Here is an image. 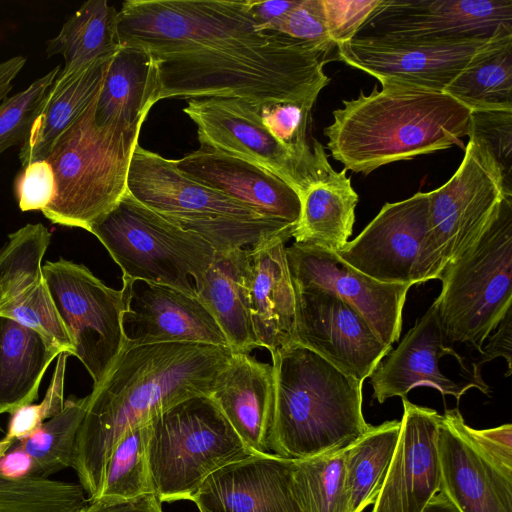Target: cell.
Masks as SVG:
<instances>
[{
  "label": "cell",
  "mask_w": 512,
  "mask_h": 512,
  "mask_svg": "<svg viewBox=\"0 0 512 512\" xmlns=\"http://www.w3.org/2000/svg\"><path fill=\"white\" fill-rule=\"evenodd\" d=\"M117 38L152 55L158 101L220 97L313 107L330 82L328 57L260 29L249 0H128L118 11Z\"/></svg>",
  "instance_id": "cell-1"
},
{
  "label": "cell",
  "mask_w": 512,
  "mask_h": 512,
  "mask_svg": "<svg viewBox=\"0 0 512 512\" xmlns=\"http://www.w3.org/2000/svg\"><path fill=\"white\" fill-rule=\"evenodd\" d=\"M231 354L228 347L189 342L123 346L88 395L76 437L72 468L89 502L100 493L119 439L182 400L208 396Z\"/></svg>",
  "instance_id": "cell-2"
},
{
  "label": "cell",
  "mask_w": 512,
  "mask_h": 512,
  "mask_svg": "<svg viewBox=\"0 0 512 512\" xmlns=\"http://www.w3.org/2000/svg\"><path fill=\"white\" fill-rule=\"evenodd\" d=\"M471 110L444 92L375 86L344 100L324 128L331 156L345 170L368 175L379 167L461 146Z\"/></svg>",
  "instance_id": "cell-3"
},
{
  "label": "cell",
  "mask_w": 512,
  "mask_h": 512,
  "mask_svg": "<svg viewBox=\"0 0 512 512\" xmlns=\"http://www.w3.org/2000/svg\"><path fill=\"white\" fill-rule=\"evenodd\" d=\"M274 409L271 453L305 459L345 449L371 424L362 413V384L294 342L271 354Z\"/></svg>",
  "instance_id": "cell-4"
},
{
  "label": "cell",
  "mask_w": 512,
  "mask_h": 512,
  "mask_svg": "<svg viewBox=\"0 0 512 512\" xmlns=\"http://www.w3.org/2000/svg\"><path fill=\"white\" fill-rule=\"evenodd\" d=\"M100 91L45 158L54 170L57 189L42 213L54 224L89 231L127 192L129 165L142 124H97Z\"/></svg>",
  "instance_id": "cell-5"
},
{
  "label": "cell",
  "mask_w": 512,
  "mask_h": 512,
  "mask_svg": "<svg viewBox=\"0 0 512 512\" xmlns=\"http://www.w3.org/2000/svg\"><path fill=\"white\" fill-rule=\"evenodd\" d=\"M442 289L433 302L444 343L467 344L479 352L485 340L511 311L512 196L482 235L439 278Z\"/></svg>",
  "instance_id": "cell-6"
},
{
  "label": "cell",
  "mask_w": 512,
  "mask_h": 512,
  "mask_svg": "<svg viewBox=\"0 0 512 512\" xmlns=\"http://www.w3.org/2000/svg\"><path fill=\"white\" fill-rule=\"evenodd\" d=\"M127 191L175 225L196 233L215 252L254 247L273 231L271 221L241 202L203 185L170 160L136 145Z\"/></svg>",
  "instance_id": "cell-7"
},
{
  "label": "cell",
  "mask_w": 512,
  "mask_h": 512,
  "mask_svg": "<svg viewBox=\"0 0 512 512\" xmlns=\"http://www.w3.org/2000/svg\"><path fill=\"white\" fill-rule=\"evenodd\" d=\"M150 424L148 459L161 503L191 500L211 473L257 455L205 395L172 405L155 415Z\"/></svg>",
  "instance_id": "cell-8"
},
{
  "label": "cell",
  "mask_w": 512,
  "mask_h": 512,
  "mask_svg": "<svg viewBox=\"0 0 512 512\" xmlns=\"http://www.w3.org/2000/svg\"><path fill=\"white\" fill-rule=\"evenodd\" d=\"M122 270V278L166 285L196 295L214 248L147 208L127 191L90 228Z\"/></svg>",
  "instance_id": "cell-9"
},
{
  "label": "cell",
  "mask_w": 512,
  "mask_h": 512,
  "mask_svg": "<svg viewBox=\"0 0 512 512\" xmlns=\"http://www.w3.org/2000/svg\"><path fill=\"white\" fill-rule=\"evenodd\" d=\"M336 253L382 283L413 286L439 279L443 269L430 231L429 192L385 203L364 230Z\"/></svg>",
  "instance_id": "cell-10"
},
{
  "label": "cell",
  "mask_w": 512,
  "mask_h": 512,
  "mask_svg": "<svg viewBox=\"0 0 512 512\" xmlns=\"http://www.w3.org/2000/svg\"><path fill=\"white\" fill-rule=\"evenodd\" d=\"M53 303L75 355L98 385L121 352L122 290L105 285L86 266L60 259L42 266Z\"/></svg>",
  "instance_id": "cell-11"
},
{
  "label": "cell",
  "mask_w": 512,
  "mask_h": 512,
  "mask_svg": "<svg viewBox=\"0 0 512 512\" xmlns=\"http://www.w3.org/2000/svg\"><path fill=\"white\" fill-rule=\"evenodd\" d=\"M507 196L512 192L490 148L469 136L456 172L429 192L430 231L442 269L482 235Z\"/></svg>",
  "instance_id": "cell-12"
},
{
  "label": "cell",
  "mask_w": 512,
  "mask_h": 512,
  "mask_svg": "<svg viewBox=\"0 0 512 512\" xmlns=\"http://www.w3.org/2000/svg\"><path fill=\"white\" fill-rule=\"evenodd\" d=\"M494 37L421 40L355 36L337 45L336 59L375 77L382 86L443 92Z\"/></svg>",
  "instance_id": "cell-13"
},
{
  "label": "cell",
  "mask_w": 512,
  "mask_h": 512,
  "mask_svg": "<svg viewBox=\"0 0 512 512\" xmlns=\"http://www.w3.org/2000/svg\"><path fill=\"white\" fill-rule=\"evenodd\" d=\"M183 112L197 126L200 145L254 163L300 196L329 162L312 171L300 164L264 126L259 106L236 98L190 99Z\"/></svg>",
  "instance_id": "cell-14"
},
{
  "label": "cell",
  "mask_w": 512,
  "mask_h": 512,
  "mask_svg": "<svg viewBox=\"0 0 512 512\" xmlns=\"http://www.w3.org/2000/svg\"><path fill=\"white\" fill-rule=\"evenodd\" d=\"M512 32V0H380L356 36L466 40Z\"/></svg>",
  "instance_id": "cell-15"
},
{
  "label": "cell",
  "mask_w": 512,
  "mask_h": 512,
  "mask_svg": "<svg viewBox=\"0 0 512 512\" xmlns=\"http://www.w3.org/2000/svg\"><path fill=\"white\" fill-rule=\"evenodd\" d=\"M294 288L322 290L339 297L368 322L377 337L391 346L399 340L409 284L379 282L342 260L336 252L308 244L286 247Z\"/></svg>",
  "instance_id": "cell-16"
},
{
  "label": "cell",
  "mask_w": 512,
  "mask_h": 512,
  "mask_svg": "<svg viewBox=\"0 0 512 512\" xmlns=\"http://www.w3.org/2000/svg\"><path fill=\"white\" fill-rule=\"evenodd\" d=\"M51 233L41 223L9 234L0 249V316L37 332L57 352L75 355V346L53 303L41 262Z\"/></svg>",
  "instance_id": "cell-17"
},
{
  "label": "cell",
  "mask_w": 512,
  "mask_h": 512,
  "mask_svg": "<svg viewBox=\"0 0 512 512\" xmlns=\"http://www.w3.org/2000/svg\"><path fill=\"white\" fill-rule=\"evenodd\" d=\"M296 342L363 382L392 350L365 318L337 296L294 288Z\"/></svg>",
  "instance_id": "cell-18"
},
{
  "label": "cell",
  "mask_w": 512,
  "mask_h": 512,
  "mask_svg": "<svg viewBox=\"0 0 512 512\" xmlns=\"http://www.w3.org/2000/svg\"><path fill=\"white\" fill-rule=\"evenodd\" d=\"M122 280L124 346L189 342L229 348L196 295L143 280Z\"/></svg>",
  "instance_id": "cell-19"
},
{
  "label": "cell",
  "mask_w": 512,
  "mask_h": 512,
  "mask_svg": "<svg viewBox=\"0 0 512 512\" xmlns=\"http://www.w3.org/2000/svg\"><path fill=\"white\" fill-rule=\"evenodd\" d=\"M401 428L383 486L371 512H423L440 491L441 415L402 398Z\"/></svg>",
  "instance_id": "cell-20"
},
{
  "label": "cell",
  "mask_w": 512,
  "mask_h": 512,
  "mask_svg": "<svg viewBox=\"0 0 512 512\" xmlns=\"http://www.w3.org/2000/svg\"><path fill=\"white\" fill-rule=\"evenodd\" d=\"M294 459L252 455L211 473L191 498L200 512H304Z\"/></svg>",
  "instance_id": "cell-21"
},
{
  "label": "cell",
  "mask_w": 512,
  "mask_h": 512,
  "mask_svg": "<svg viewBox=\"0 0 512 512\" xmlns=\"http://www.w3.org/2000/svg\"><path fill=\"white\" fill-rule=\"evenodd\" d=\"M458 408L445 410L438 430L440 491L460 512H512V472L468 437Z\"/></svg>",
  "instance_id": "cell-22"
},
{
  "label": "cell",
  "mask_w": 512,
  "mask_h": 512,
  "mask_svg": "<svg viewBox=\"0 0 512 512\" xmlns=\"http://www.w3.org/2000/svg\"><path fill=\"white\" fill-rule=\"evenodd\" d=\"M445 355L454 356L463 365V359L453 347L444 343L437 310L432 303L397 348L390 351L370 375L372 398L379 403L395 396L405 398L419 386L434 388L442 395H452L457 401L470 388L484 393L475 381L457 383L446 376L439 367V361Z\"/></svg>",
  "instance_id": "cell-23"
},
{
  "label": "cell",
  "mask_w": 512,
  "mask_h": 512,
  "mask_svg": "<svg viewBox=\"0 0 512 512\" xmlns=\"http://www.w3.org/2000/svg\"><path fill=\"white\" fill-rule=\"evenodd\" d=\"M175 162L195 181L241 202L260 216L297 226L299 195L270 171L204 145Z\"/></svg>",
  "instance_id": "cell-24"
},
{
  "label": "cell",
  "mask_w": 512,
  "mask_h": 512,
  "mask_svg": "<svg viewBox=\"0 0 512 512\" xmlns=\"http://www.w3.org/2000/svg\"><path fill=\"white\" fill-rule=\"evenodd\" d=\"M274 372L245 353H233L208 395L246 447L270 454L269 435L274 409Z\"/></svg>",
  "instance_id": "cell-25"
},
{
  "label": "cell",
  "mask_w": 512,
  "mask_h": 512,
  "mask_svg": "<svg viewBox=\"0 0 512 512\" xmlns=\"http://www.w3.org/2000/svg\"><path fill=\"white\" fill-rule=\"evenodd\" d=\"M276 236L250 248L249 309L258 347L271 354L296 342L295 295L285 243Z\"/></svg>",
  "instance_id": "cell-26"
},
{
  "label": "cell",
  "mask_w": 512,
  "mask_h": 512,
  "mask_svg": "<svg viewBox=\"0 0 512 512\" xmlns=\"http://www.w3.org/2000/svg\"><path fill=\"white\" fill-rule=\"evenodd\" d=\"M250 248L215 252L197 298L222 330L233 353L250 352L258 347L253 331L248 297Z\"/></svg>",
  "instance_id": "cell-27"
},
{
  "label": "cell",
  "mask_w": 512,
  "mask_h": 512,
  "mask_svg": "<svg viewBox=\"0 0 512 512\" xmlns=\"http://www.w3.org/2000/svg\"><path fill=\"white\" fill-rule=\"evenodd\" d=\"M112 57L98 59L73 73L59 71L21 144L22 166L47 157L55 142L102 88Z\"/></svg>",
  "instance_id": "cell-28"
},
{
  "label": "cell",
  "mask_w": 512,
  "mask_h": 512,
  "mask_svg": "<svg viewBox=\"0 0 512 512\" xmlns=\"http://www.w3.org/2000/svg\"><path fill=\"white\" fill-rule=\"evenodd\" d=\"M346 172L335 171L328 162L300 194V218L292 234L295 243L334 252L346 245L359 200Z\"/></svg>",
  "instance_id": "cell-29"
},
{
  "label": "cell",
  "mask_w": 512,
  "mask_h": 512,
  "mask_svg": "<svg viewBox=\"0 0 512 512\" xmlns=\"http://www.w3.org/2000/svg\"><path fill=\"white\" fill-rule=\"evenodd\" d=\"M158 73L152 55L139 47L120 46L100 91L95 120L99 125L143 124L158 102Z\"/></svg>",
  "instance_id": "cell-30"
},
{
  "label": "cell",
  "mask_w": 512,
  "mask_h": 512,
  "mask_svg": "<svg viewBox=\"0 0 512 512\" xmlns=\"http://www.w3.org/2000/svg\"><path fill=\"white\" fill-rule=\"evenodd\" d=\"M59 354L34 330L0 316V414L38 398L42 378Z\"/></svg>",
  "instance_id": "cell-31"
},
{
  "label": "cell",
  "mask_w": 512,
  "mask_h": 512,
  "mask_svg": "<svg viewBox=\"0 0 512 512\" xmlns=\"http://www.w3.org/2000/svg\"><path fill=\"white\" fill-rule=\"evenodd\" d=\"M443 92L471 112L512 110V32L494 37Z\"/></svg>",
  "instance_id": "cell-32"
},
{
  "label": "cell",
  "mask_w": 512,
  "mask_h": 512,
  "mask_svg": "<svg viewBox=\"0 0 512 512\" xmlns=\"http://www.w3.org/2000/svg\"><path fill=\"white\" fill-rule=\"evenodd\" d=\"M118 11L106 0H89L63 24L58 35L47 42L48 58L61 54V72L73 73L119 49Z\"/></svg>",
  "instance_id": "cell-33"
},
{
  "label": "cell",
  "mask_w": 512,
  "mask_h": 512,
  "mask_svg": "<svg viewBox=\"0 0 512 512\" xmlns=\"http://www.w3.org/2000/svg\"><path fill=\"white\" fill-rule=\"evenodd\" d=\"M401 428L400 420L371 426L345 449L349 512H364L373 505L383 486Z\"/></svg>",
  "instance_id": "cell-34"
},
{
  "label": "cell",
  "mask_w": 512,
  "mask_h": 512,
  "mask_svg": "<svg viewBox=\"0 0 512 512\" xmlns=\"http://www.w3.org/2000/svg\"><path fill=\"white\" fill-rule=\"evenodd\" d=\"M150 434L149 421L128 430L119 439L107 461L95 500H128L155 494L148 459Z\"/></svg>",
  "instance_id": "cell-35"
},
{
  "label": "cell",
  "mask_w": 512,
  "mask_h": 512,
  "mask_svg": "<svg viewBox=\"0 0 512 512\" xmlns=\"http://www.w3.org/2000/svg\"><path fill=\"white\" fill-rule=\"evenodd\" d=\"M87 402L88 396L65 400L60 413L45 421L28 436L16 439L34 460V476L49 478L73 466L76 437Z\"/></svg>",
  "instance_id": "cell-36"
},
{
  "label": "cell",
  "mask_w": 512,
  "mask_h": 512,
  "mask_svg": "<svg viewBox=\"0 0 512 512\" xmlns=\"http://www.w3.org/2000/svg\"><path fill=\"white\" fill-rule=\"evenodd\" d=\"M345 449L294 459V484L304 512H349Z\"/></svg>",
  "instance_id": "cell-37"
},
{
  "label": "cell",
  "mask_w": 512,
  "mask_h": 512,
  "mask_svg": "<svg viewBox=\"0 0 512 512\" xmlns=\"http://www.w3.org/2000/svg\"><path fill=\"white\" fill-rule=\"evenodd\" d=\"M88 503L80 483L0 476V512H77Z\"/></svg>",
  "instance_id": "cell-38"
},
{
  "label": "cell",
  "mask_w": 512,
  "mask_h": 512,
  "mask_svg": "<svg viewBox=\"0 0 512 512\" xmlns=\"http://www.w3.org/2000/svg\"><path fill=\"white\" fill-rule=\"evenodd\" d=\"M312 107L296 103H269L259 106L264 126L303 166L315 171L328 158L323 145L308 142Z\"/></svg>",
  "instance_id": "cell-39"
},
{
  "label": "cell",
  "mask_w": 512,
  "mask_h": 512,
  "mask_svg": "<svg viewBox=\"0 0 512 512\" xmlns=\"http://www.w3.org/2000/svg\"><path fill=\"white\" fill-rule=\"evenodd\" d=\"M61 66L33 81L26 89L0 102V154L22 144L36 117L38 108Z\"/></svg>",
  "instance_id": "cell-40"
},
{
  "label": "cell",
  "mask_w": 512,
  "mask_h": 512,
  "mask_svg": "<svg viewBox=\"0 0 512 512\" xmlns=\"http://www.w3.org/2000/svg\"><path fill=\"white\" fill-rule=\"evenodd\" d=\"M67 352H61L57 357L54 372L43 400L39 404H28L15 409L10 415L7 432L4 439H21L45 421L56 416L64 407V382L68 357Z\"/></svg>",
  "instance_id": "cell-41"
},
{
  "label": "cell",
  "mask_w": 512,
  "mask_h": 512,
  "mask_svg": "<svg viewBox=\"0 0 512 512\" xmlns=\"http://www.w3.org/2000/svg\"><path fill=\"white\" fill-rule=\"evenodd\" d=\"M469 136L487 144L502 170L506 188L512 192V110L472 112Z\"/></svg>",
  "instance_id": "cell-42"
},
{
  "label": "cell",
  "mask_w": 512,
  "mask_h": 512,
  "mask_svg": "<svg viewBox=\"0 0 512 512\" xmlns=\"http://www.w3.org/2000/svg\"><path fill=\"white\" fill-rule=\"evenodd\" d=\"M273 31L316 46L329 60L333 54L336 56L337 46L327 31L322 0H298Z\"/></svg>",
  "instance_id": "cell-43"
},
{
  "label": "cell",
  "mask_w": 512,
  "mask_h": 512,
  "mask_svg": "<svg viewBox=\"0 0 512 512\" xmlns=\"http://www.w3.org/2000/svg\"><path fill=\"white\" fill-rule=\"evenodd\" d=\"M56 179L46 159L22 166L14 181V194L21 211L41 212L56 196Z\"/></svg>",
  "instance_id": "cell-44"
},
{
  "label": "cell",
  "mask_w": 512,
  "mask_h": 512,
  "mask_svg": "<svg viewBox=\"0 0 512 512\" xmlns=\"http://www.w3.org/2000/svg\"><path fill=\"white\" fill-rule=\"evenodd\" d=\"M327 31L337 46L354 38L380 0H322Z\"/></svg>",
  "instance_id": "cell-45"
},
{
  "label": "cell",
  "mask_w": 512,
  "mask_h": 512,
  "mask_svg": "<svg viewBox=\"0 0 512 512\" xmlns=\"http://www.w3.org/2000/svg\"><path fill=\"white\" fill-rule=\"evenodd\" d=\"M464 429L470 440L493 462L512 472V425L477 430L466 423Z\"/></svg>",
  "instance_id": "cell-46"
},
{
  "label": "cell",
  "mask_w": 512,
  "mask_h": 512,
  "mask_svg": "<svg viewBox=\"0 0 512 512\" xmlns=\"http://www.w3.org/2000/svg\"><path fill=\"white\" fill-rule=\"evenodd\" d=\"M511 311L505 316L492 336H489L487 346L481 350L480 358L473 363V378L480 384L486 385L480 375L481 366L497 357H503L507 361L508 376L511 372Z\"/></svg>",
  "instance_id": "cell-47"
},
{
  "label": "cell",
  "mask_w": 512,
  "mask_h": 512,
  "mask_svg": "<svg viewBox=\"0 0 512 512\" xmlns=\"http://www.w3.org/2000/svg\"><path fill=\"white\" fill-rule=\"evenodd\" d=\"M77 512H163L156 494L128 500H95Z\"/></svg>",
  "instance_id": "cell-48"
},
{
  "label": "cell",
  "mask_w": 512,
  "mask_h": 512,
  "mask_svg": "<svg viewBox=\"0 0 512 512\" xmlns=\"http://www.w3.org/2000/svg\"><path fill=\"white\" fill-rule=\"evenodd\" d=\"M33 458L13 440L10 448L0 457V476L22 479L34 476Z\"/></svg>",
  "instance_id": "cell-49"
},
{
  "label": "cell",
  "mask_w": 512,
  "mask_h": 512,
  "mask_svg": "<svg viewBox=\"0 0 512 512\" xmlns=\"http://www.w3.org/2000/svg\"><path fill=\"white\" fill-rule=\"evenodd\" d=\"M298 0H249L250 11L262 30L273 31L274 26L293 8Z\"/></svg>",
  "instance_id": "cell-50"
},
{
  "label": "cell",
  "mask_w": 512,
  "mask_h": 512,
  "mask_svg": "<svg viewBox=\"0 0 512 512\" xmlns=\"http://www.w3.org/2000/svg\"><path fill=\"white\" fill-rule=\"evenodd\" d=\"M26 58L14 56L0 62V102L4 100L13 87V80L23 69Z\"/></svg>",
  "instance_id": "cell-51"
},
{
  "label": "cell",
  "mask_w": 512,
  "mask_h": 512,
  "mask_svg": "<svg viewBox=\"0 0 512 512\" xmlns=\"http://www.w3.org/2000/svg\"><path fill=\"white\" fill-rule=\"evenodd\" d=\"M423 512H460L451 500L442 492H438L427 504Z\"/></svg>",
  "instance_id": "cell-52"
},
{
  "label": "cell",
  "mask_w": 512,
  "mask_h": 512,
  "mask_svg": "<svg viewBox=\"0 0 512 512\" xmlns=\"http://www.w3.org/2000/svg\"><path fill=\"white\" fill-rule=\"evenodd\" d=\"M13 440H6V439H2L0 440V457L6 452L8 451V449L10 448L11 444H12Z\"/></svg>",
  "instance_id": "cell-53"
},
{
  "label": "cell",
  "mask_w": 512,
  "mask_h": 512,
  "mask_svg": "<svg viewBox=\"0 0 512 512\" xmlns=\"http://www.w3.org/2000/svg\"><path fill=\"white\" fill-rule=\"evenodd\" d=\"M0 431H3L2 427H1V424H0Z\"/></svg>",
  "instance_id": "cell-54"
}]
</instances>
